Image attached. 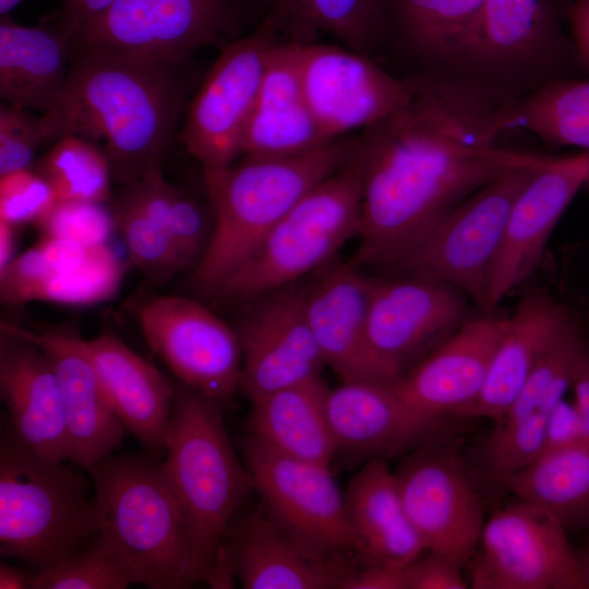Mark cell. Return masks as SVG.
Returning a JSON list of instances; mask_svg holds the SVG:
<instances>
[{
	"mask_svg": "<svg viewBox=\"0 0 589 589\" xmlns=\"http://www.w3.org/2000/svg\"><path fill=\"white\" fill-rule=\"evenodd\" d=\"M125 266L108 245H96L80 265L50 272L37 286L33 301L91 305L111 299L118 291Z\"/></svg>",
	"mask_w": 589,
	"mask_h": 589,
	"instance_id": "39",
	"label": "cell"
},
{
	"mask_svg": "<svg viewBox=\"0 0 589 589\" xmlns=\"http://www.w3.org/2000/svg\"><path fill=\"white\" fill-rule=\"evenodd\" d=\"M86 349L113 412L148 455L160 458L172 412L173 384L112 332L86 340Z\"/></svg>",
	"mask_w": 589,
	"mask_h": 589,
	"instance_id": "26",
	"label": "cell"
},
{
	"mask_svg": "<svg viewBox=\"0 0 589 589\" xmlns=\"http://www.w3.org/2000/svg\"><path fill=\"white\" fill-rule=\"evenodd\" d=\"M543 158L503 172L464 199L395 268L408 276L449 285L485 310L488 280L509 211Z\"/></svg>",
	"mask_w": 589,
	"mask_h": 589,
	"instance_id": "8",
	"label": "cell"
},
{
	"mask_svg": "<svg viewBox=\"0 0 589 589\" xmlns=\"http://www.w3.org/2000/svg\"><path fill=\"white\" fill-rule=\"evenodd\" d=\"M456 288L432 279H371L368 332L375 352L401 375L466 321Z\"/></svg>",
	"mask_w": 589,
	"mask_h": 589,
	"instance_id": "20",
	"label": "cell"
},
{
	"mask_svg": "<svg viewBox=\"0 0 589 589\" xmlns=\"http://www.w3.org/2000/svg\"><path fill=\"white\" fill-rule=\"evenodd\" d=\"M466 568L472 589H586L567 531L519 498L484 521Z\"/></svg>",
	"mask_w": 589,
	"mask_h": 589,
	"instance_id": "11",
	"label": "cell"
},
{
	"mask_svg": "<svg viewBox=\"0 0 589 589\" xmlns=\"http://www.w3.org/2000/svg\"><path fill=\"white\" fill-rule=\"evenodd\" d=\"M370 278L350 264L332 267L304 288L310 327L328 365L341 382L394 383L401 373L374 350L368 332Z\"/></svg>",
	"mask_w": 589,
	"mask_h": 589,
	"instance_id": "21",
	"label": "cell"
},
{
	"mask_svg": "<svg viewBox=\"0 0 589 589\" xmlns=\"http://www.w3.org/2000/svg\"><path fill=\"white\" fill-rule=\"evenodd\" d=\"M344 497L356 552L366 565L405 566L426 552L386 459L365 461Z\"/></svg>",
	"mask_w": 589,
	"mask_h": 589,
	"instance_id": "28",
	"label": "cell"
},
{
	"mask_svg": "<svg viewBox=\"0 0 589 589\" xmlns=\"http://www.w3.org/2000/svg\"><path fill=\"white\" fill-rule=\"evenodd\" d=\"M294 43L304 97L329 141L383 122L401 110L421 85L392 75L351 48Z\"/></svg>",
	"mask_w": 589,
	"mask_h": 589,
	"instance_id": "13",
	"label": "cell"
},
{
	"mask_svg": "<svg viewBox=\"0 0 589 589\" xmlns=\"http://www.w3.org/2000/svg\"><path fill=\"white\" fill-rule=\"evenodd\" d=\"M260 297L235 327L242 356L239 390L251 402L317 377L325 365L304 289L289 285Z\"/></svg>",
	"mask_w": 589,
	"mask_h": 589,
	"instance_id": "18",
	"label": "cell"
},
{
	"mask_svg": "<svg viewBox=\"0 0 589 589\" xmlns=\"http://www.w3.org/2000/svg\"><path fill=\"white\" fill-rule=\"evenodd\" d=\"M329 389L317 376L252 402L248 436L280 455L330 466L336 448L327 416Z\"/></svg>",
	"mask_w": 589,
	"mask_h": 589,
	"instance_id": "31",
	"label": "cell"
},
{
	"mask_svg": "<svg viewBox=\"0 0 589 589\" xmlns=\"http://www.w3.org/2000/svg\"><path fill=\"white\" fill-rule=\"evenodd\" d=\"M11 325L37 344L50 360L69 433L70 461L87 471L120 447L127 429L103 393L86 340L73 325L39 332Z\"/></svg>",
	"mask_w": 589,
	"mask_h": 589,
	"instance_id": "23",
	"label": "cell"
},
{
	"mask_svg": "<svg viewBox=\"0 0 589 589\" xmlns=\"http://www.w3.org/2000/svg\"><path fill=\"white\" fill-rule=\"evenodd\" d=\"M395 476L425 551L442 553L466 568L485 520L482 498L458 443L449 436L413 449Z\"/></svg>",
	"mask_w": 589,
	"mask_h": 589,
	"instance_id": "12",
	"label": "cell"
},
{
	"mask_svg": "<svg viewBox=\"0 0 589 589\" xmlns=\"http://www.w3.org/2000/svg\"><path fill=\"white\" fill-rule=\"evenodd\" d=\"M35 577L36 573L3 563L0 565V589H34Z\"/></svg>",
	"mask_w": 589,
	"mask_h": 589,
	"instance_id": "52",
	"label": "cell"
},
{
	"mask_svg": "<svg viewBox=\"0 0 589 589\" xmlns=\"http://www.w3.org/2000/svg\"><path fill=\"white\" fill-rule=\"evenodd\" d=\"M568 532L589 530V441L543 452L500 482Z\"/></svg>",
	"mask_w": 589,
	"mask_h": 589,
	"instance_id": "32",
	"label": "cell"
},
{
	"mask_svg": "<svg viewBox=\"0 0 589 589\" xmlns=\"http://www.w3.org/2000/svg\"><path fill=\"white\" fill-rule=\"evenodd\" d=\"M567 312L540 290L524 296L507 317L479 396L459 419L498 420L522 388Z\"/></svg>",
	"mask_w": 589,
	"mask_h": 589,
	"instance_id": "29",
	"label": "cell"
},
{
	"mask_svg": "<svg viewBox=\"0 0 589 589\" xmlns=\"http://www.w3.org/2000/svg\"><path fill=\"white\" fill-rule=\"evenodd\" d=\"M327 416L336 454L350 461L394 458L449 437L453 417H434L408 402L394 383L342 382L329 389Z\"/></svg>",
	"mask_w": 589,
	"mask_h": 589,
	"instance_id": "17",
	"label": "cell"
},
{
	"mask_svg": "<svg viewBox=\"0 0 589 589\" xmlns=\"http://www.w3.org/2000/svg\"><path fill=\"white\" fill-rule=\"evenodd\" d=\"M35 225L41 236L86 245L108 243L116 228L111 209L103 203L88 201H57Z\"/></svg>",
	"mask_w": 589,
	"mask_h": 589,
	"instance_id": "41",
	"label": "cell"
},
{
	"mask_svg": "<svg viewBox=\"0 0 589 589\" xmlns=\"http://www.w3.org/2000/svg\"><path fill=\"white\" fill-rule=\"evenodd\" d=\"M272 20L286 26L294 41H316L330 35L345 47L363 52L380 23L378 0H271Z\"/></svg>",
	"mask_w": 589,
	"mask_h": 589,
	"instance_id": "34",
	"label": "cell"
},
{
	"mask_svg": "<svg viewBox=\"0 0 589 589\" xmlns=\"http://www.w3.org/2000/svg\"><path fill=\"white\" fill-rule=\"evenodd\" d=\"M568 21L576 56L589 70V0H577L572 5Z\"/></svg>",
	"mask_w": 589,
	"mask_h": 589,
	"instance_id": "50",
	"label": "cell"
},
{
	"mask_svg": "<svg viewBox=\"0 0 589 589\" xmlns=\"http://www.w3.org/2000/svg\"><path fill=\"white\" fill-rule=\"evenodd\" d=\"M584 440L579 414L574 404L564 398L549 419L541 453L570 446Z\"/></svg>",
	"mask_w": 589,
	"mask_h": 589,
	"instance_id": "48",
	"label": "cell"
},
{
	"mask_svg": "<svg viewBox=\"0 0 589 589\" xmlns=\"http://www.w3.org/2000/svg\"><path fill=\"white\" fill-rule=\"evenodd\" d=\"M87 472L100 533L129 564L135 584L182 589L197 582L188 530L163 461L111 454Z\"/></svg>",
	"mask_w": 589,
	"mask_h": 589,
	"instance_id": "6",
	"label": "cell"
},
{
	"mask_svg": "<svg viewBox=\"0 0 589 589\" xmlns=\"http://www.w3.org/2000/svg\"><path fill=\"white\" fill-rule=\"evenodd\" d=\"M116 0H62L57 26L72 40L94 19L106 11Z\"/></svg>",
	"mask_w": 589,
	"mask_h": 589,
	"instance_id": "49",
	"label": "cell"
},
{
	"mask_svg": "<svg viewBox=\"0 0 589 589\" xmlns=\"http://www.w3.org/2000/svg\"><path fill=\"white\" fill-rule=\"evenodd\" d=\"M329 142L313 117L301 85L293 40L274 46L244 134L245 156H289Z\"/></svg>",
	"mask_w": 589,
	"mask_h": 589,
	"instance_id": "27",
	"label": "cell"
},
{
	"mask_svg": "<svg viewBox=\"0 0 589 589\" xmlns=\"http://www.w3.org/2000/svg\"><path fill=\"white\" fill-rule=\"evenodd\" d=\"M34 171L50 185L57 201L104 203L110 193L112 173L107 155L81 136L58 139Z\"/></svg>",
	"mask_w": 589,
	"mask_h": 589,
	"instance_id": "37",
	"label": "cell"
},
{
	"mask_svg": "<svg viewBox=\"0 0 589 589\" xmlns=\"http://www.w3.org/2000/svg\"><path fill=\"white\" fill-rule=\"evenodd\" d=\"M361 201L357 142L348 163L308 192L213 296L249 300L292 285L358 236Z\"/></svg>",
	"mask_w": 589,
	"mask_h": 589,
	"instance_id": "7",
	"label": "cell"
},
{
	"mask_svg": "<svg viewBox=\"0 0 589 589\" xmlns=\"http://www.w3.org/2000/svg\"><path fill=\"white\" fill-rule=\"evenodd\" d=\"M111 213L134 266L154 285H163L182 271L169 229L120 192Z\"/></svg>",
	"mask_w": 589,
	"mask_h": 589,
	"instance_id": "38",
	"label": "cell"
},
{
	"mask_svg": "<svg viewBox=\"0 0 589 589\" xmlns=\"http://www.w3.org/2000/svg\"><path fill=\"white\" fill-rule=\"evenodd\" d=\"M139 320L148 346L180 382L220 404L239 390L238 335L209 309L189 298L161 296L141 308Z\"/></svg>",
	"mask_w": 589,
	"mask_h": 589,
	"instance_id": "16",
	"label": "cell"
},
{
	"mask_svg": "<svg viewBox=\"0 0 589 589\" xmlns=\"http://www.w3.org/2000/svg\"><path fill=\"white\" fill-rule=\"evenodd\" d=\"M217 564L225 565L245 589L338 588L349 570L339 562L309 558L263 508L240 509L232 517L221 540Z\"/></svg>",
	"mask_w": 589,
	"mask_h": 589,
	"instance_id": "25",
	"label": "cell"
},
{
	"mask_svg": "<svg viewBox=\"0 0 589 589\" xmlns=\"http://www.w3.org/2000/svg\"><path fill=\"white\" fill-rule=\"evenodd\" d=\"M50 273L45 254L38 243L14 256L0 269V298L4 304L33 301L39 283Z\"/></svg>",
	"mask_w": 589,
	"mask_h": 589,
	"instance_id": "45",
	"label": "cell"
},
{
	"mask_svg": "<svg viewBox=\"0 0 589 589\" xmlns=\"http://www.w3.org/2000/svg\"><path fill=\"white\" fill-rule=\"evenodd\" d=\"M187 62L74 51L60 97L41 116L44 142L101 140L112 179L122 185L161 170L188 105Z\"/></svg>",
	"mask_w": 589,
	"mask_h": 589,
	"instance_id": "2",
	"label": "cell"
},
{
	"mask_svg": "<svg viewBox=\"0 0 589 589\" xmlns=\"http://www.w3.org/2000/svg\"><path fill=\"white\" fill-rule=\"evenodd\" d=\"M134 582L129 564L99 532L69 558L36 574L34 589H124Z\"/></svg>",
	"mask_w": 589,
	"mask_h": 589,
	"instance_id": "40",
	"label": "cell"
},
{
	"mask_svg": "<svg viewBox=\"0 0 589 589\" xmlns=\"http://www.w3.org/2000/svg\"><path fill=\"white\" fill-rule=\"evenodd\" d=\"M570 389L574 393L573 404L579 414L585 440L589 441V347L577 368Z\"/></svg>",
	"mask_w": 589,
	"mask_h": 589,
	"instance_id": "51",
	"label": "cell"
},
{
	"mask_svg": "<svg viewBox=\"0 0 589 589\" xmlns=\"http://www.w3.org/2000/svg\"><path fill=\"white\" fill-rule=\"evenodd\" d=\"M486 310L408 369L394 386L412 406L434 417H453L479 396L507 317Z\"/></svg>",
	"mask_w": 589,
	"mask_h": 589,
	"instance_id": "22",
	"label": "cell"
},
{
	"mask_svg": "<svg viewBox=\"0 0 589 589\" xmlns=\"http://www.w3.org/2000/svg\"><path fill=\"white\" fill-rule=\"evenodd\" d=\"M357 143L335 140L289 156H245L205 173L214 213L207 248L193 283L212 294L244 263L272 228L314 187L353 156Z\"/></svg>",
	"mask_w": 589,
	"mask_h": 589,
	"instance_id": "3",
	"label": "cell"
},
{
	"mask_svg": "<svg viewBox=\"0 0 589 589\" xmlns=\"http://www.w3.org/2000/svg\"><path fill=\"white\" fill-rule=\"evenodd\" d=\"M589 182V153L544 157L518 192L490 272L486 310L526 281L541 261L557 221Z\"/></svg>",
	"mask_w": 589,
	"mask_h": 589,
	"instance_id": "19",
	"label": "cell"
},
{
	"mask_svg": "<svg viewBox=\"0 0 589 589\" xmlns=\"http://www.w3.org/2000/svg\"><path fill=\"white\" fill-rule=\"evenodd\" d=\"M243 457L262 508L304 555L330 563L356 552L345 497L330 466L280 455L250 436Z\"/></svg>",
	"mask_w": 589,
	"mask_h": 589,
	"instance_id": "9",
	"label": "cell"
},
{
	"mask_svg": "<svg viewBox=\"0 0 589 589\" xmlns=\"http://www.w3.org/2000/svg\"><path fill=\"white\" fill-rule=\"evenodd\" d=\"M227 0H116L72 40L141 58L184 61L216 44L229 25Z\"/></svg>",
	"mask_w": 589,
	"mask_h": 589,
	"instance_id": "15",
	"label": "cell"
},
{
	"mask_svg": "<svg viewBox=\"0 0 589 589\" xmlns=\"http://www.w3.org/2000/svg\"><path fill=\"white\" fill-rule=\"evenodd\" d=\"M576 553H577L580 570H581V574L586 584V589H589V533H588V538L586 540L585 545L581 549L576 550Z\"/></svg>",
	"mask_w": 589,
	"mask_h": 589,
	"instance_id": "54",
	"label": "cell"
},
{
	"mask_svg": "<svg viewBox=\"0 0 589 589\" xmlns=\"http://www.w3.org/2000/svg\"><path fill=\"white\" fill-rule=\"evenodd\" d=\"M68 461L21 441L8 421L0 437V554L37 574L72 556L100 532L86 478Z\"/></svg>",
	"mask_w": 589,
	"mask_h": 589,
	"instance_id": "5",
	"label": "cell"
},
{
	"mask_svg": "<svg viewBox=\"0 0 589 589\" xmlns=\"http://www.w3.org/2000/svg\"><path fill=\"white\" fill-rule=\"evenodd\" d=\"M401 26L424 53L462 60L484 0H395Z\"/></svg>",
	"mask_w": 589,
	"mask_h": 589,
	"instance_id": "35",
	"label": "cell"
},
{
	"mask_svg": "<svg viewBox=\"0 0 589 589\" xmlns=\"http://www.w3.org/2000/svg\"><path fill=\"white\" fill-rule=\"evenodd\" d=\"M173 386L163 467L188 530L197 581L208 584L226 528L254 489L220 402L180 381Z\"/></svg>",
	"mask_w": 589,
	"mask_h": 589,
	"instance_id": "4",
	"label": "cell"
},
{
	"mask_svg": "<svg viewBox=\"0 0 589 589\" xmlns=\"http://www.w3.org/2000/svg\"><path fill=\"white\" fill-rule=\"evenodd\" d=\"M338 589H409L408 564L405 566L366 565L349 569Z\"/></svg>",
	"mask_w": 589,
	"mask_h": 589,
	"instance_id": "47",
	"label": "cell"
},
{
	"mask_svg": "<svg viewBox=\"0 0 589 589\" xmlns=\"http://www.w3.org/2000/svg\"><path fill=\"white\" fill-rule=\"evenodd\" d=\"M44 142L41 117L28 109L2 104L0 107V176L32 169L35 154Z\"/></svg>",
	"mask_w": 589,
	"mask_h": 589,
	"instance_id": "43",
	"label": "cell"
},
{
	"mask_svg": "<svg viewBox=\"0 0 589 589\" xmlns=\"http://www.w3.org/2000/svg\"><path fill=\"white\" fill-rule=\"evenodd\" d=\"M23 0H0L1 16L7 15L11 10H13Z\"/></svg>",
	"mask_w": 589,
	"mask_h": 589,
	"instance_id": "55",
	"label": "cell"
},
{
	"mask_svg": "<svg viewBox=\"0 0 589 589\" xmlns=\"http://www.w3.org/2000/svg\"><path fill=\"white\" fill-rule=\"evenodd\" d=\"M0 394L16 436L38 454L70 461L71 447L58 380L50 360L11 323L0 324Z\"/></svg>",
	"mask_w": 589,
	"mask_h": 589,
	"instance_id": "24",
	"label": "cell"
},
{
	"mask_svg": "<svg viewBox=\"0 0 589 589\" xmlns=\"http://www.w3.org/2000/svg\"><path fill=\"white\" fill-rule=\"evenodd\" d=\"M278 31L267 16L255 32L224 46L187 105L182 141L204 175L228 168L242 154Z\"/></svg>",
	"mask_w": 589,
	"mask_h": 589,
	"instance_id": "10",
	"label": "cell"
},
{
	"mask_svg": "<svg viewBox=\"0 0 589 589\" xmlns=\"http://www.w3.org/2000/svg\"><path fill=\"white\" fill-rule=\"evenodd\" d=\"M16 227V225L0 220V269L14 257Z\"/></svg>",
	"mask_w": 589,
	"mask_h": 589,
	"instance_id": "53",
	"label": "cell"
},
{
	"mask_svg": "<svg viewBox=\"0 0 589 589\" xmlns=\"http://www.w3.org/2000/svg\"><path fill=\"white\" fill-rule=\"evenodd\" d=\"M556 40L550 0H484L462 60L494 67L522 63Z\"/></svg>",
	"mask_w": 589,
	"mask_h": 589,
	"instance_id": "33",
	"label": "cell"
},
{
	"mask_svg": "<svg viewBox=\"0 0 589 589\" xmlns=\"http://www.w3.org/2000/svg\"><path fill=\"white\" fill-rule=\"evenodd\" d=\"M73 56L70 39L56 27L0 23V97L46 113L60 97Z\"/></svg>",
	"mask_w": 589,
	"mask_h": 589,
	"instance_id": "30",
	"label": "cell"
},
{
	"mask_svg": "<svg viewBox=\"0 0 589 589\" xmlns=\"http://www.w3.org/2000/svg\"><path fill=\"white\" fill-rule=\"evenodd\" d=\"M56 202L52 189L34 169L0 176V220L35 224Z\"/></svg>",
	"mask_w": 589,
	"mask_h": 589,
	"instance_id": "42",
	"label": "cell"
},
{
	"mask_svg": "<svg viewBox=\"0 0 589 589\" xmlns=\"http://www.w3.org/2000/svg\"><path fill=\"white\" fill-rule=\"evenodd\" d=\"M206 227L201 205L178 190L170 212L169 231L182 269L195 267L202 259L209 241Z\"/></svg>",
	"mask_w": 589,
	"mask_h": 589,
	"instance_id": "44",
	"label": "cell"
},
{
	"mask_svg": "<svg viewBox=\"0 0 589 589\" xmlns=\"http://www.w3.org/2000/svg\"><path fill=\"white\" fill-rule=\"evenodd\" d=\"M588 347L581 323L567 312L522 388L480 443L484 476L501 482L541 453L549 419L572 388Z\"/></svg>",
	"mask_w": 589,
	"mask_h": 589,
	"instance_id": "14",
	"label": "cell"
},
{
	"mask_svg": "<svg viewBox=\"0 0 589 589\" xmlns=\"http://www.w3.org/2000/svg\"><path fill=\"white\" fill-rule=\"evenodd\" d=\"M458 563L434 551L408 564L409 589H466L468 580Z\"/></svg>",
	"mask_w": 589,
	"mask_h": 589,
	"instance_id": "46",
	"label": "cell"
},
{
	"mask_svg": "<svg viewBox=\"0 0 589 589\" xmlns=\"http://www.w3.org/2000/svg\"><path fill=\"white\" fill-rule=\"evenodd\" d=\"M515 104L455 83H421L358 143L360 262L395 268L454 206L503 172L542 156L500 147Z\"/></svg>",
	"mask_w": 589,
	"mask_h": 589,
	"instance_id": "1",
	"label": "cell"
},
{
	"mask_svg": "<svg viewBox=\"0 0 589 589\" xmlns=\"http://www.w3.org/2000/svg\"><path fill=\"white\" fill-rule=\"evenodd\" d=\"M516 125L551 144L589 149V80L543 86L516 104Z\"/></svg>",
	"mask_w": 589,
	"mask_h": 589,
	"instance_id": "36",
	"label": "cell"
}]
</instances>
